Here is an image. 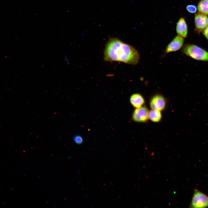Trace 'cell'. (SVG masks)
<instances>
[{
    "label": "cell",
    "instance_id": "obj_4",
    "mask_svg": "<svg viewBox=\"0 0 208 208\" xmlns=\"http://www.w3.org/2000/svg\"><path fill=\"white\" fill-rule=\"evenodd\" d=\"M184 41V38L178 35L176 36L167 46L165 53L166 54L178 51L183 46Z\"/></svg>",
    "mask_w": 208,
    "mask_h": 208
},
{
    "label": "cell",
    "instance_id": "obj_3",
    "mask_svg": "<svg viewBox=\"0 0 208 208\" xmlns=\"http://www.w3.org/2000/svg\"><path fill=\"white\" fill-rule=\"evenodd\" d=\"M190 207L204 208L208 207V196L197 189L194 190Z\"/></svg>",
    "mask_w": 208,
    "mask_h": 208
},
{
    "label": "cell",
    "instance_id": "obj_9",
    "mask_svg": "<svg viewBox=\"0 0 208 208\" xmlns=\"http://www.w3.org/2000/svg\"><path fill=\"white\" fill-rule=\"evenodd\" d=\"M130 100L131 105L136 108L142 107L144 103V100L143 97L138 93L132 94L130 96Z\"/></svg>",
    "mask_w": 208,
    "mask_h": 208
},
{
    "label": "cell",
    "instance_id": "obj_14",
    "mask_svg": "<svg viewBox=\"0 0 208 208\" xmlns=\"http://www.w3.org/2000/svg\"><path fill=\"white\" fill-rule=\"evenodd\" d=\"M203 36L208 41V26L203 31Z\"/></svg>",
    "mask_w": 208,
    "mask_h": 208
},
{
    "label": "cell",
    "instance_id": "obj_11",
    "mask_svg": "<svg viewBox=\"0 0 208 208\" xmlns=\"http://www.w3.org/2000/svg\"><path fill=\"white\" fill-rule=\"evenodd\" d=\"M197 8L200 13L208 15V0H201L198 5Z\"/></svg>",
    "mask_w": 208,
    "mask_h": 208
},
{
    "label": "cell",
    "instance_id": "obj_13",
    "mask_svg": "<svg viewBox=\"0 0 208 208\" xmlns=\"http://www.w3.org/2000/svg\"><path fill=\"white\" fill-rule=\"evenodd\" d=\"M74 140L75 142L78 144H81L83 142V139L82 137L79 135H76L74 138Z\"/></svg>",
    "mask_w": 208,
    "mask_h": 208
},
{
    "label": "cell",
    "instance_id": "obj_2",
    "mask_svg": "<svg viewBox=\"0 0 208 208\" xmlns=\"http://www.w3.org/2000/svg\"><path fill=\"white\" fill-rule=\"evenodd\" d=\"M181 51L186 55L196 60L208 62V51L196 45L186 43Z\"/></svg>",
    "mask_w": 208,
    "mask_h": 208
},
{
    "label": "cell",
    "instance_id": "obj_1",
    "mask_svg": "<svg viewBox=\"0 0 208 208\" xmlns=\"http://www.w3.org/2000/svg\"><path fill=\"white\" fill-rule=\"evenodd\" d=\"M104 53V60L107 62L118 61L134 65L140 59L139 53L135 48L116 38L109 39Z\"/></svg>",
    "mask_w": 208,
    "mask_h": 208
},
{
    "label": "cell",
    "instance_id": "obj_5",
    "mask_svg": "<svg viewBox=\"0 0 208 208\" xmlns=\"http://www.w3.org/2000/svg\"><path fill=\"white\" fill-rule=\"evenodd\" d=\"M150 104L152 109L161 111L165 108L166 101L164 97L162 95L156 94L151 99Z\"/></svg>",
    "mask_w": 208,
    "mask_h": 208
},
{
    "label": "cell",
    "instance_id": "obj_7",
    "mask_svg": "<svg viewBox=\"0 0 208 208\" xmlns=\"http://www.w3.org/2000/svg\"><path fill=\"white\" fill-rule=\"evenodd\" d=\"M196 30L198 32H203L208 26V17L200 13H197L194 17Z\"/></svg>",
    "mask_w": 208,
    "mask_h": 208
},
{
    "label": "cell",
    "instance_id": "obj_10",
    "mask_svg": "<svg viewBox=\"0 0 208 208\" xmlns=\"http://www.w3.org/2000/svg\"><path fill=\"white\" fill-rule=\"evenodd\" d=\"M149 118L153 122H159L161 118L160 111L152 109L149 112Z\"/></svg>",
    "mask_w": 208,
    "mask_h": 208
},
{
    "label": "cell",
    "instance_id": "obj_8",
    "mask_svg": "<svg viewBox=\"0 0 208 208\" xmlns=\"http://www.w3.org/2000/svg\"><path fill=\"white\" fill-rule=\"evenodd\" d=\"M176 31L178 35L184 38L187 37L188 34L187 27L186 21L183 18H180L177 23Z\"/></svg>",
    "mask_w": 208,
    "mask_h": 208
},
{
    "label": "cell",
    "instance_id": "obj_6",
    "mask_svg": "<svg viewBox=\"0 0 208 208\" xmlns=\"http://www.w3.org/2000/svg\"><path fill=\"white\" fill-rule=\"evenodd\" d=\"M149 112L145 107L136 108L132 114L133 120L138 122H144L149 118Z\"/></svg>",
    "mask_w": 208,
    "mask_h": 208
},
{
    "label": "cell",
    "instance_id": "obj_12",
    "mask_svg": "<svg viewBox=\"0 0 208 208\" xmlns=\"http://www.w3.org/2000/svg\"><path fill=\"white\" fill-rule=\"evenodd\" d=\"M197 9L196 6L194 5H189L186 7V9L187 11L191 13L195 12Z\"/></svg>",
    "mask_w": 208,
    "mask_h": 208
}]
</instances>
